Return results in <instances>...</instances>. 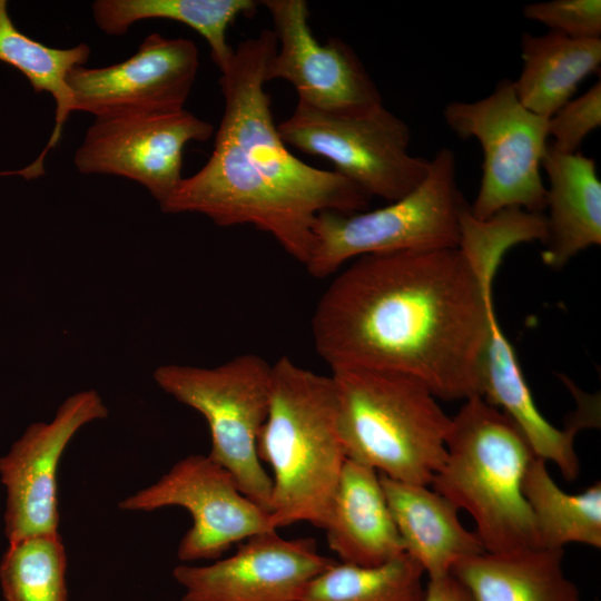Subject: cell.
<instances>
[{
  "label": "cell",
  "mask_w": 601,
  "mask_h": 601,
  "mask_svg": "<svg viewBox=\"0 0 601 601\" xmlns=\"http://www.w3.org/2000/svg\"><path fill=\"white\" fill-rule=\"evenodd\" d=\"M257 455L272 470L270 525L322 528L346 461L331 376L282 356L272 365L267 418Z\"/></svg>",
  "instance_id": "3"
},
{
  "label": "cell",
  "mask_w": 601,
  "mask_h": 601,
  "mask_svg": "<svg viewBox=\"0 0 601 601\" xmlns=\"http://www.w3.org/2000/svg\"><path fill=\"white\" fill-rule=\"evenodd\" d=\"M541 167L549 180L542 259L559 269L580 252L601 244V181L592 158L561 152L551 144Z\"/></svg>",
  "instance_id": "17"
},
{
  "label": "cell",
  "mask_w": 601,
  "mask_h": 601,
  "mask_svg": "<svg viewBox=\"0 0 601 601\" xmlns=\"http://www.w3.org/2000/svg\"><path fill=\"white\" fill-rule=\"evenodd\" d=\"M90 51L83 42L71 48H52L28 37L10 18L8 2L0 0V61L20 71L35 92L50 93L56 104L53 130L38 158L20 170L1 173V176L18 175L33 179L45 174V157L58 145L63 125L73 112L67 77L73 68L85 66Z\"/></svg>",
  "instance_id": "22"
},
{
  "label": "cell",
  "mask_w": 601,
  "mask_h": 601,
  "mask_svg": "<svg viewBox=\"0 0 601 601\" xmlns=\"http://www.w3.org/2000/svg\"><path fill=\"white\" fill-rule=\"evenodd\" d=\"M424 601H474L464 585L452 574L428 579Z\"/></svg>",
  "instance_id": "29"
},
{
  "label": "cell",
  "mask_w": 601,
  "mask_h": 601,
  "mask_svg": "<svg viewBox=\"0 0 601 601\" xmlns=\"http://www.w3.org/2000/svg\"><path fill=\"white\" fill-rule=\"evenodd\" d=\"M424 571L406 552L374 566L335 562L298 601H424Z\"/></svg>",
  "instance_id": "25"
},
{
  "label": "cell",
  "mask_w": 601,
  "mask_h": 601,
  "mask_svg": "<svg viewBox=\"0 0 601 601\" xmlns=\"http://www.w3.org/2000/svg\"><path fill=\"white\" fill-rule=\"evenodd\" d=\"M214 126L186 109L95 118L73 156L83 175H115L144 186L161 206L180 184L189 141H207Z\"/></svg>",
  "instance_id": "11"
},
{
  "label": "cell",
  "mask_w": 601,
  "mask_h": 601,
  "mask_svg": "<svg viewBox=\"0 0 601 601\" xmlns=\"http://www.w3.org/2000/svg\"><path fill=\"white\" fill-rule=\"evenodd\" d=\"M335 562L317 551L313 539L287 540L269 530L246 539L224 560L180 564L173 575L185 589L181 601H298Z\"/></svg>",
  "instance_id": "15"
},
{
  "label": "cell",
  "mask_w": 601,
  "mask_h": 601,
  "mask_svg": "<svg viewBox=\"0 0 601 601\" xmlns=\"http://www.w3.org/2000/svg\"><path fill=\"white\" fill-rule=\"evenodd\" d=\"M381 484L404 551L436 579L463 559L485 552L475 532L463 526L459 510L428 485L390 479Z\"/></svg>",
  "instance_id": "19"
},
{
  "label": "cell",
  "mask_w": 601,
  "mask_h": 601,
  "mask_svg": "<svg viewBox=\"0 0 601 601\" xmlns=\"http://www.w3.org/2000/svg\"><path fill=\"white\" fill-rule=\"evenodd\" d=\"M186 509L193 520L178 545L180 561L217 560L233 544L275 530L269 514L247 497L233 475L208 455L193 454L154 484L119 503L121 510Z\"/></svg>",
  "instance_id": "10"
},
{
  "label": "cell",
  "mask_w": 601,
  "mask_h": 601,
  "mask_svg": "<svg viewBox=\"0 0 601 601\" xmlns=\"http://www.w3.org/2000/svg\"><path fill=\"white\" fill-rule=\"evenodd\" d=\"M445 124L461 139H476L483 151L482 177L471 215L487 219L501 210L521 208L542 214L545 186L541 177L548 146V118L526 109L512 80L500 81L476 101H451Z\"/></svg>",
  "instance_id": "9"
},
{
  "label": "cell",
  "mask_w": 601,
  "mask_h": 601,
  "mask_svg": "<svg viewBox=\"0 0 601 601\" xmlns=\"http://www.w3.org/2000/svg\"><path fill=\"white\" fill-rule=\"evenodd\" d=\"M322 529L341 562L380 565L404 553L380 474L346 459Z\"/></svg>",
  "instance_id": "16"
},
{
  "label": "cell",
  "mask_w": 601,
  "mask_h": 601,
  "mask_svg": "<svg viewBox=\"0 0 601 601\" xmlns=\"http://www.w3.org/2000/svg\"><path fill=\"white\" fill-rule=\"evenodd\" d=\"M601 125V82L569 100L548 119L551 144L565 154L578 152L582 141Z\"/></svg>",
  "instance_id": "28"
},
{
  "label": "cell",
  "mask_w": 601,
  "mask_h": 601,
  "mask_svg": "<svg viewBox=\"0 0 601 601\" xmlns=\"http://www.w3.org/2000/svg\"><path fill=\"white\" fill-rule=\"evenodd\" d=\"M451 418L446 456L432 489L472 516L485 552L539 548L522 492L535 456L521 431L480 395L466 398Z\"/></svg>",
  "instance_id": "4"
},
{
  "label": "cell",
  "mask_w": 601,
  "mask_h": 601,
  "mask_svg": "<svg viewBox=\"0 0 601 601\" xmlns=\"http://www.w3.org/2000/svg\"><path fill=\"white\" fill-rule=\"evenodd\" d=\"M277 130L286 145L327 159L334 171L370 197L388 203L412 193L428 174L430 160L408 151V126L383 102L354 111H326L297 101Z\"/></svg>",
  "instance_id": "8"
},
{
  "label": "cell",
  "mask_w": 601,
  "mask_h": 601,
  "mask_svg": "<svg viewBox=\"0 0 601 601\" xmlns=\"http://www.w3.org/2000/svg\"><path fill=\"white\" fill-rule=\"evenodd\" d=\"M474 601H583L563 570V549L482 552L451 572Z\"/></svg>",
  "instance_id": "20"
},
{
  "label": "cell",
  "mask_w": 601,
  "mask_h": 601,
  "mask_svg": "<svg viewBox=\"0 0 601 601\" xmlns=\"http://www.w3.org/2000/svg\"><path fill=\"white\" fill-rule=\"evenodd\" d=\"M522 492L533 516L538 545L563 549L568 543L601 546V483L578 494L561 490L551 477L545 461L529 463Z\"/></svg>",
  "instance_id": "24"
},
{
  "label": "cell",
  "mask_w": 601,
  "mask_h": 601,
  "mask_svg": "<svg viewBox=\"0 0 601 601\" xmlns=\"http://www.w3.org/2000/svg\"><path fill=\"white\" fill-rule=\"evenodd\" d=\"M521 58L522 71L512 81L514 91L526 109L549 119L572 99L587 77L599 71L601 39L523 32Z\"/></svg>",
  "instance_id": "21"
},
{
  "label": "cell",
  "mask_w": 601,
  "mask_h": 601,
  "mask_svg": "<svg viewBox=\"0 0 601 601\" xmlns=\"http://www.w3.org/2000/svg\"><path fill=\"white\" fill-rule=\"evenodd\" d=\"M522 234L508 218H469L456 248L356 258L321 296L312 319L332 367L402 373L441 400L480 395L492 285Z\"/></svg>",
  "instance_id": "1"
},
{
  "label": "cell",
  "mask_w": 601,
  "mask_h": 601,
  "mask_svg": "<svg viewBox=\"0 0 601 601\" xmlns=\"http://www.w3.org/2000/svg\"><path fill=\"white\" fill-rule=\"evenodd\" d=\"M260 2L254 0H96L91 4L97 27L108 36H120L145 19H168L188 26L208 43L219 70L234 49L226 32L240 16H253Z\"/></svg>",
  "instance_id": "23"
},
{
  "label": "cell",
  "mask_w": 601,
  "mask_h": 601,
  "mask_svg": "<svg viewBox=\"0 0 601 601\" xmlns=\"http://www.w3.org/2000/svg\"><path fill=\"white\" fill-rule=\"evenodd\" d=\"M331 377L346 457L396 481L431 485L452 420L431 391L384 370L336 366Z\"/></svg>",
  "instance_id": "5"
},
{
  "label": "cell",
  "mask_w": 601,
  "mask_h": 601,
  "mask_svg": "<svg viewBox=\"0 0 601 601\" xmlns=\"http://www.w3.org/2000/svg\"><path fill=\"white\" fill-rule=\"evenodd\" d=\"M481 396L508 415L521 431L535 457L553 462L566 481L580 473L574 436L583 425L572 418L560 430L538 410L519 364L516 353L497 319L489 324L481 378Z\"/></svg>",
  "instance_id": "18"
},
{
  "label": "cell",
  "mask_w": 601,
  "mask_h": 601,
  "mask_svg": "<svg viewBox=\"0 0 601 601\" xmlns=\"http://www.w3.org/2000/svg\"><path fill=\"white\" fill-rule=\"evenodd\" d=\"M108 413L97 391L75 393L60 404L50 422L29 425L0 457V480L7 491L3 518L8 544L59 532L60 459L82 426L107 417Z\"/></svg>",
  "instance_id": "12"
},
{
  "label": "cell",
  "mask_w": 601,
  "mask_h": 601,
  "mask_svg": "<svg viewBox=\"0 0 601 601\" xmlns=\"http://www.w3.org/2000/svg\"><path fill=\"white\" fill-rule=\"evenodd\" d=\"M154 380L205 417L210 433L208 456L269 514L273 485L257 455V439L269 410L272 365L256 354H242L210 368L161 365Z\"/></svg>",
  "instance_id": "7"
},
{
  "label": "cell",
  "mask_w": 601,
  "mask_h": 601,
  "mask_svg": "<svg viewBox=\"0 0 601 601\" xmlns=\"http://www.w3.org/2000/svg\"><path fill=\"white\" fill-rule=\"evenodd\" d=\"M199 68L186 38L148 35L128 59L107 67L73 68L67 83L73 111L98 117L168 114L185 109Z\"/></svg>",
  "instance_id": "13"
},
{
  "label": "cell",
  "mask_w": 601,
  "mask_h": 601,
  "mask_svg": "<svg viewBox=\"0 0 601 601\" xmlns=\"http://www.w3.org/2000/svg\"><path fill=\"white\" fill-rule=\"evenodd\" d=\"M526 19L575 39H601L600 0H551L523 7Z\"/></svg>",
  "instance_id": "27"
},
{
  "label": "cell",
  "mask_w": 601,
  "mask_h": 601,
  "mask_svg": "<svg viewBox=\"0 0 601 601\" xmlns=\"http://www.w3.org/2000/svg\"><path fill=\"white\" fill-rule=\"evenodd\" d=\"M466 206L457 186L455 154L443 147L430 159L424 181L401 199L352 215L319 213L304 266L313 277L324 278L365 255L456 248Z\"/></svg>",
  "instance_id": "6"
},
{
  "label": "cell",
  "mask_w": 601,
  "mask_h": 601,
  "mask_svg": "<svg viewBox=\"0 0 601 601\" xmlns=\"http://www.w3.org/2000/svg\"><path fill=\"white\" fill-rule=\"evenodd\" d=\"M67 555L59 532L9 543L0 561L4 601H69Z\"/></svg>",
  "instance_id": "26"
},
{
  "label": "cell",
  "mask_w": 601,
  "mask_h": 601,
  "mask_svg": "<svg viewBox=\"0 0 601 601\" xmlns=\"http://www.w3.org/2000/svg\"><path fill=\"white\" fill-rule=\"evenodd\" d=\"M277 38L265 80L282 79L298 101L326 111H354L382 104V96L353 48L339 38L318 42L305 0H265Z\"/></svg>",
  "instance_id": "14"
},
{
  "label": "cell",
  "mask_w": 601,
  "mask_h": 601,
  "mask_svg": "<svg viewBox=\"0 0 601 601\" xmlns=\"http://www.w3.org/2000/svg\"><path fill=\"white\" fill-rule=\"evenodd\" d=\"M276 48L275 32L262 30L234 49L220 70L224 112L213 152L160 208L201 214L221 227L253 225L305 265L317 215L364 211L370 196L338 173L302 161L282 140L264 88Z\"/></svg>",
  "instance_id": "2"
}]
</instances>
